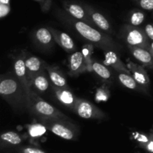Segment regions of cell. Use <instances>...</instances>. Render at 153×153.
<instances>
[{"label":"cell","instance_id":"f546056e","mask_svg":"<svg viewBox=\"0 0 153 153\" xmlns=\"http://www.w3.org/2000/svg\"><path fill=\"white\" fill-rule=\"evenodd\" d=\"M147 143H148V144H147L148 149H149L150 152H153V139H152V140H149V139Z\"/></svg>","mask_w":153,"mask_h":153},{"label":"cell","instance_id":"5bb4252c","mask_svg":"<svg viewBox=\"0 0 153 153\" xmlns=\"http://www.w3.org/2000/svg\"><path fill=\"white\" fill-rule=\"evenodd\" d=\"M105 59L103 63L108 67L113 68L117 73H124L131 75L129 69L121 61L120 58L115 50H104Z\"/></svg>","mask_w":153,"mask_h":153},{"label":"cell","instance_id":"2e32d148","mask_svg":"<svg viewBox=\"0 0 153 153\" xmlns=\"http://www.w3.org/2000/svg\"><path fill=\"white\" fill-rule=\"evenodd\" d=\"M25 63L29 82L34 78V76L43 70H46V67L47 64L38 57L29 54H26L25 55Z\"/></svg>","mask_w":153,"mask_h":153},{"label":"cell","instance_id":"ba28073f","mask_svg":"<svg viewBox=\"0 0 153 153\" xmlns=\"http://www.w3.org/2000/svg\"><path fill=\"white\" fill-rule=\"evenodd\" d=\"M33 42L41 50L48 51L53 48L56 43L49 28L41 27L34 31L32 35Z\"/></svg>","mask_w":153,"mask_h":153},{"label":"cell","instance_id":"3957f363","mask_svg":"<svg viewBox=\"0 0 153 153\" xmlns=\"http://www.w3.org/2000/svg\"><path fill=\"white\" fill-rule=\"evenodd\" d=\"M28 111L38 120L53 118L69 119L64 114L42 99L32 88H31L28 94Z\"/></svg>","mask_w":153,"mask_h":153},{"label":"cell","instance_id":"484cf974","mask_svg":"<svg viewBox=\"0 0 153 153\" xmlns=\"http://www.w3.org/2000/svg\"><path fill=\"white\" fill-rule=\"evenodd\" d=\"M144 31L148 38L150 41H153V25L152 24H146L144 27Z\"/></svg>","mask_w":153,"mask_h":153},{"label":"cell","instance_id":"5b68a950","mask_svg":"<svg viewBox=\"0 0 153 153\" xmlns=\"http://www.w3.org/2000/svg\"><path fill=\"white\" fill-rule=\"evenodd\" d=\"M43 126L52 133L65 139L72 140L75 137L76 126L71 123L70 119L53 118V119L39 120Z\"/></svg>","mask_w":153,"mask_h":153},{"label":"cell","instance_id":"7402d4cb","mask_svg":"<svg viewBox=\"0 0 153 153\" xmlns=\"http://www.w3.org/2000/svg\"><path fill=\"white\" fill-rule=\"evenodd\" d=\"M146 18V14L140 9H134L128 13V24L134 26H138L143 22Z\"/></svg>","mask_w":153,"mask_h":153},{"label":"cell","instance_id":"8fae6325","mask_svg":"<svg viewBox=\"0 0 153 153\" xmlns=\"http://www.w3.org/2000/svg\"><path fill=\"white\" fill-rule=\"evenodd\" d=\"M52 88L58 102L64 107L74 112L75 105L78 97H76L74 94L70 91V88H58L52 85Z\"/></svg>","mask_w":153,"mask_h":153},{"label":"cell","instance_id":"d4e9b609","mask_svg":"<svg viewBox=\"0 0 153 153\" xmlns=\"http://www.w3.org/2000/svg\"><path fill=\"white\" fill-rule=\"evenodd\" d=\"M33 1H37L40 4V9L44 13L49 11L52 7V0H33Z\"/></svg>","mask_w":153,"mask_h":153},{"label":"cell","instance_id":"52a82bcc","mask_svg":"<svg viewBox=\"0 0 153 153\" xmlns=\"http://www.w3.org/2000/svg\"><path fill=\"white\" fill-rule=\"evenodd\" d=\"M89 71L88 60L83 52L76 51L68 58V74L70 76H78Z\"/></svg>","mask_w":153,"mask_h":153},{"label":"cell","instance_id":"7c38bea8","mask_svg":"<svg viewBox=\"0 0 153 153\" xmlns=\"http://www.w3.org/2000/svg\"><path fill=\"white\" fill-rule=\"evenodd\" d=\"M127 67L129 69L130 72L131 73V76L134 77L136 82L141 85L146 92L149 94V85H150V79H149V76L146 73L144 67L138 64L132 62L131 61H128L127 63Z\"/></svg>","mask_w":153,"mask_h":153},{"label":"cell","instance_id":"8992f818","mask_svg":"<svg viewBox=\"0 0 153 153\" xmlns=\"http://www.w3.org/2000/svg\"><path fill=\"white\" fill-rule=\"evenodd\" d=\"M74 112L85 120L107 119V115L97 106L85 99L78 98L75 105Z\"/></svg>","mask_w":153,"mask_h":153},{"label":"cell","instance_id":"cb8c5ba5","mask_svg":"<svg viewBox=\"0 0 153 153\" xmlns=\"http://www.w3.org/2000/svg\"><path fill=\"white\" fill-rule=\"evenodd\" d=\"M136 4L145 10H153V0H134Z\"/></svg>","mask_w":153,"mask_h":153},{"label":"cell","instance_id":"ac0fdd59","mask_svg":"<svg viewBox=\"0 0 153 153\" xmlns=\"http://www.w3.org/2000/svg\"><path fill=\"white\" fill-rule=\"evenodd\" d=\"M46 70L49 75L52 85L58 87V88H69L67 85V78L59 67L56 66L49 65L47 64Z\"/></svg>","mask_w":153,"mask_h":153},{"label":"cell","instance_id":"9a60e30c","mask_svg":"<svg viewBox=\"0 0 153 153\" xmlns=\"http://www.w3.org/2000/svg\"><path fill=\"white\" fill-rule=\"evenodd\" d=\"M49 29L52 32L57 44L61 46L65 52L68 53H73L76 52V46L72 37L69 34L52 27H49Z\"/></svg>","mask_w":153,"mask_h":153},{"label":"cell","instance_id":"4316f807","mask_svg":"<svg viewBox=\"0 0 153 153\" xmlns=\"http://www.w3.org/2000/svg\"><path fill=\"white\" fill-rule=\"evenodd\" d=\"M44 127H37V128H34L30 131V134L33 137H36V136H40L43 134L45 131Z\"/></svg>","mask_w":153,"mask_h":153},{"label":"cell","instance_id":"277c9868","mask_svg":"<svg viewBox=\"0 0 153 153\" xmlns=\"http://www.w3.org/2000/svg\"><path fill=\"white\" fill-rule=\"evenodd\" d=\"M120 35L127 46L149 49L151 41L143 28L130 24H126L121 29Z\"/></svg>","mask_w":153,"mask_h":153},{"label":"cell","instance_id":"44dd1931","mask_svg":"<svg viewBox=\"0 0 153 153\" xmlns=\"http://www.w3.org/2000/svg\"><path fill=\"white\" fill-rule=\"evenodd\" d=\"M92 71L103 80L108 81L112 78L111 72L108 68V66L104 63L102 64L96 60H93L92 61Z\"/></svg>","mask_w":153,"mask_h":153},{"label":"cell","instance_id":"e0dca14e","mask_svg":"<svg viewBox=\"0 0 153 153\" xmlns=\"http://www.w3.org/2000/svg\"><path fill=\"white\" fill-rule=\"evenodd\" d=\"M131 55L142 66L150 70H153V56L148 49L137 46H127Z\"/></svg>","mask_w":153,"mask_h":153},{"label":"cell","instance_id":"9c48e42d","mask_svg":"<svg viewBox=\"0 0 153 153\" xmlns=\"http://www.w3.org/2000/svg\"><path fill=\"white\" fill-rule=\"evenodd\" d=\"M63 7L64 10L73 18L86 22L96 28L95 25L93 23L91 18L88 16L84 4H81L72 1H64L63 2Z\"/></svg>","mask_w":153,"mask_h":153},{"label":"cell","instance_id":"4dcf8cb0","mask_svg":"<svg viewBox=\"0 0 153 153\" xmlns=\"http://www.w3.org/2000/svg\"><path fill=\"white\" fill-rule=\"evenodd\" d=\"M148 50L149 51V52H150V53L152 54V55L153 56V41H151L150 42V45H149V49H148Z\"/></svg>","mask_w":153,"mask_h":153},{"label":"cell","instance_id":"1f68e13d","mask_svg":"<svg viewBox=\"0 0 153 153\" xmlns=\"http://www.w3.org/2000/svg\"><path fill=\"white\" fill-rule=\"evenodd\" d=\"M1 4H10V0H0Z\"/></svg>","mask_w":153,"mask_h":153},{"label":"cell","instance_id":"f1b7e54d","mask_svg":"<svg viewBox=\"0 0 153 153\" xmlns=\"http://www.w3.org/2000/svg\"><path fill=\"white\" fill-rule=\"evenodd\" d=\"M23 153H45V152L39 149L28 147V148H25V149H23Z\"/></svg>","mask_w":153,"mask_h":153},{"label":"cell","instance_id":"83f0119b","mask_svg":"<svg viewBox=\"0 0 153 153\" xmlns=\"http://www.w3.org/2000/svg\"><path fill=\"white\" fill-rule=\"evenodd\" d=\"M10 11V4H1V16L3 17Z\"/></svg>","mask_w":153,"mask_h":153},{"label":"cell","instance_id":"4fadbf2b","mask_svg":"<svg viewBox=\"0 0 153 153\" xmlns=\"http://www.w3.org/2000/svg\"><path fill=\"white\" fill-rule=\"evenodd\" d=\"M13 73L18 80L22 84L25 89L29 92L31 90V84L27 74L26 67L25 63V55H18L13 61Z\"/></svg>","mask_w":153,"mask_h":153},{"label":"cell","instance_id":"ffe728a7","mask_svg":"<svg viewBox=\"0 0 153 153\" xmlns=\"http://www.w3.org/2000/svg\"><path fill=\"white\" fill-rule=\"evenodd\" d=\"M117 78L120 83L123 85L124 87H126V88H128L130 90H133V91L143 92L148 94L146 90L136 82V80L131 75L124 73H118Z\"/></svg>","mask_w":153,"mask_h":153},{"label":"cell","instance_id":"7a4b0ae2","mask_svg":"<svg viewBox=\"0 0 153 153\" xmlns=\"http://www.w3.org/2000/svg\"><path fill=\"white\" fill-rule=\"evenodd\" d=\"M28 92L13 73L2 75L0 79V95L17 113L28 111Z\"/></svg>","mask_w":153,"mask_h":153},{"label":"cell","instance_id":"30bf717a","mask_svg":"<svg viewBox=\"0 0 153 153\" xmlns=\"http://www.w3.org/2000/svg\"><path fill=\"white\" fill-rule=\"evenodd\" d=\"M84 6L86 9L87 13L91 18V21L97 28H98L99 29L104 31V32L107 33V34H112L113 31H112L110 22L102 13L99 12L98 10H96L94 7L89 5V4H84Z\"/></svg>","mask_w":153,"mask_h":153},{"label":"cell","instance_id":"603a6c76","mask_svg":"<svg viewBox=\"0 0 153 153\" xmlns=\"http://www.w3.org/2000/svg\"><path fill=\"white\" fill-rule=\"evenodd\" d=\"M1 139L13 145L19 144L22 141L20 136L17 133L13 132V131H7L5 133H3L1 135Z\"/></svg>","mask_w":153,"mask_h":153},{"label":"cell","instance_id":"d6986e66","mask_svg":"<svg viewBox=\"0 0 153 153\" xmlns=\"http://www.w3.org/2000/svg\"><path fill=\"white\" fill-rule=\"evenodd\" d=\"M46 70L40 72L30 81L31 87L37 94H43L50 87V79L46 73Z\"/></svg>","mask_w":153,"mask_h":153},{"label":"cell","instance_id":"6da1fadb","mask_svg":"<svg viewBox=\"0 0 153 153\" xmlns=\"http://www.w3.org/2000/svg\"><path fill=\"white\" fill-rule=\"evenodd\" d=\"M56 17L79 37L103 51L108 49L117 51L121 49L120 46L108 34L86 22L75 19L64 10H57Z\"/></svg>","mask_w":153,"mask_h":153}]
</instances>
